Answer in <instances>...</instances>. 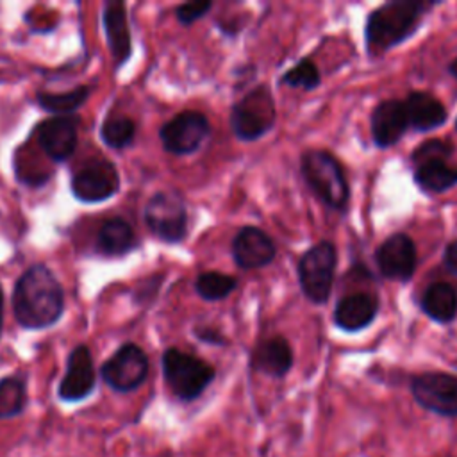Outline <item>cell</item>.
Masks as SVG:
<instances>
[{"instance_id": "1", "label": "cell", "mask_w": 457, "mask_h": 457, "mask_svg": "<svg viewBox=\"0 0 457 457\" xmlns=\"http://www.w3.org/2000/svg\"><path fill=\"white\" fill-rule=\"evenodd\" d=\"M12 311L16 321L29 330L48 328L64 311V291L45 264L29 266L14 284Z\"/></svg>"}, {"instance_id": "2", "label": "cell", "mask_w": 457, "mask_h": 457, "mask_svg": "<svg viewBox=\"0 0 457 457\" xmlns=\"http://www.w3.org/2000/svg\"><path fill=\"white\" fill-rule=\"evenodd\" d=\"M427 4L418 0H393L373 9L366 21V46L370 55H382L407 39L418 27Z\"/></svg>"}, {"instance_id": "3", "label": "cell", "mask_w": 457, "mask_h": 457, "mask_svg": "<svg viewBox=\"0 0 457 457\" xmlns=\"http://www.w3.org/2000/svg\"><path fill=\"white\" fill-rule=\"evenodd\" d=\"M302 175L323 204L337 211L346 207L348 184L339 162L328 152L307 150L302 155Z\"/></svg>"}, {"instance_id": "4", "label": "cell", "mask_w": 457, "mask_h": 457, "mask_svg": "<svg viewBox=\"0 0 457 457\" xmlns=\"http://www.w3.org/2000/svg\"><path fill=\"white\" fill-rule=\"evenodd\" d=\"M162 373L173 395L184 402L198 398L214 378L211 364L179 348L162 353Z\"/></svg>"}, {"instance_id": "5", "label": "cell", "mask_w": 457, "mask_h": 457, "mask_svg": "<svg viewBox=\"0 0 457 457\" xmlns=\"http://www.w3.org/2000/svg\"><path fill=\"white\" fill-rule=\"evenodd\" d=\"M275 118L277 111L271 91L266 84H261L232 107L230 127L239 139L253 141L273 127Z\"/></svg>"}, {"instance_id": "6", "label": "cell", "mask_w": 457, "mask_h": 457, "mask_svg": "<svg viewBox=\"0 0 457 457\" xmlns=\"http://www.w3.org/2000/svg\"><path fill=\"white\" fill-rule=\"evenodd\" d=\"M146 227L166 243H179L186 237L187 212L182 196L177 191L154 193L143 209Z\"/></svg>"}, {"instance_id": "7", "label": "cell", "mask_w": 457, "mask_h": 457, "mask_svg": "<svg viewBox=\"0 0 457 457\" xmlns=\"http://www.w3.org/2000/svg\"><path fill=\"white\" fill-rule=\"evenodd\" d=\"M336 262V248L328 241L316 243L302 255L298 262V278L303 295L312 303L327 302L334 282Z\"/></svg>"}, {"instance_id": "8", "label": "cell", "mask_w": 457, "mask_h": 457, "mask_svg": "<svg viewBox=\"0 0 457 457\" xmlns=\"http://www.w3.org/2000/svg\"><path fill=\"white\" fill-rule=\"evenodd\" d=\"M100 375L118 393L134 391L146 380L148 357L137 345L125 343L102 364Z\"/></svg>"}, {"instance_id": "9", "label": "cell", "mask_w": 457, "mask_h": 457, "mask_svg": "<svg viewBox=\"0 0 457 457\" xmlns=\"http://www.w3.org/2000/svg\"><path fill=\"white\" fill-rule=\"evenodd\" d=\"M120 189L116 166L107 159H91L71 177V193L79 202L98 204L114 196Z\"/></svg>"}, {"instance_id": "10", "label": "cell", "mask_w": 457, "mask_h": 457, "mask_svg": "<svg viewBox=\"0 0 457 457\" xmlns=\"http://www.w3.org/2000/svg\"><path fill=\"white\" fill-rule=\"evenodd\" d=\"M209 132V120L202 112L182 111L161 127L159 137L166 152L175 155H187L200 148Z\"/></svg>"}, {"instance_id": "11", "label": "cell", "mask_w": 457, "mask_h": 457, "mask_svg": "<svg viewBox=\"0 0 457 457\" xmlns=\"http://www.w3.org/2000/svg\"><path fill=\"white\" fill-rule=\"evenodd\" d=\"M412 395L416 402L441 416H457V377L430 371L412 380Z\"/></svg>"}, {"instance_id": "12", "label": "cell", "mask_w": 457, "mask_h": 457, "mask_svg": "<svg viewBox=\"0 0 457 457\" xmlns=\"http://www.w3.org/2000/svg\"><path fill=\"white\" fill-rule=\"evenodd\" d=\"M80 118L77 114L50 116L37 125V143L43 154L57 162L66 161L77 148Z\"/></svg>"}, {"instance_id": "13", "label": "cell", "mask_w": 457, "mask_h": 457, "mask_svg": "<svg viewBox=\"0 0 457 457\" xmlns=\"http://www.w3.org/2000/svg\"><path fill=\"white\" fill-rule=\"evenodd\" d=\"M96 386V371L91 352L86 345H77L66 361V371L59 384V396L64 402H79L93 393Z\"/></svg>"}, {"instance_id": "14", "label": "cell", "mask_w": 457, "mask_h": 457, "mask_svg": "<svg viewBox=\"0 0 457 457\" xmlns=\"http://www.w3.org/2000/svg\"><path fill=\"white\" fill-rule=\"evenodd\" d=\"M377 266L386 278L409 280L416 268V246L405 234L389 236L375 252Z\"/></svg>"}, {"instance_id": "15", "label": "cell", "mask_w": 457, "mask_h": 457, "mask_svg": "<svg viewBox=\"0 0 457 457\" xmlns=\"http://www.w3.org/2000/svg\"><path fill=\"white\" fill-rule=\"evenodd\" d=\"M275 252L271 237L257 227H243L232 241L234 261L243 270H255L270 264Z\"/></svg>"}, {"instance_id": "16", "label": "cell", "mask_w": 457, "mask_h": 457, "mask_svg": "<svg viewBox=\"0 0 457 457\" xmlns=\"http://www.w3.org/2000/svg\"><path fill=\"white\" fill-rule=\"evenodd\" d=\"M102 23L107 45L114 64L123 66L132 54V39L127 20L125 4L120 0H107L102 5Z\"/></svg>"}, {"instance_id": "17", "label": "cell", "mask_w": 457, "mask_h": 457, "mask_svg": "<svg viewBox=\"0 0 457 457\" xmlns=\"http://www.w3.org/2000/svg\"><path fill=\"white\" fill-rule=\"evenodd\" d=\"M407 127L405 107L400 100H384L371 112V136L380 148L395 145L405 134Z\"/></svg>"}, {"instance_id": "18", "label": "cell", "mask_w": 457, "mask_h": 457, "mask_svg": "<svg viewBox=\"0 0 457 457\" xmlns=\"http://www.w3.org/2000/svg\"><path fill=\"white\" fill-rule=\"evenodd\" d=\"M378 302L371 293H352L343 296L334 309V321L346 332L368 327L377 316Z\"/></svg>"}, {"instance_id": "19", "label": "cell", "mask_w": 457, "mask_h": 457, "mask_svg": "<svg viewBox=\"0 0 457 457\" xmlns=\"http://www.w3.org/2000/svg\"><path fill=\"white\" fill-rule=\"evenodd\" d=\"M403 107L409 127L416 130H432L443 125L446 120L445 105L425 91H412L405 98Z\"/></svg>"}, {"instance_id": "20", "label": "cell", "mask_w": 457, "mask_h": 457, "mask_svg": "<svg viewBox=\"0 0 457 457\" xmlns=\"http://www.w3.org/2000/svg\"><path fill=\"white\" fill-rule=\"evenodd\" d=\"M291 364H293L291 346L280 336L261 341L252 353V368L271 377L286 375Z\"/></svg>"}, {"instance_id": "21", "label": "cell", "mask_w": 457, "mask_h": 457, "mask_svg": "<svg viewBox=\"0 0 457 457\" xmlns=\"http://www.w3.org/2000/svg\"><path fill=\"white\" fill-rule=\"evenodd\" d=\"M136 246V234L130 223L120 216L105 220L96 234V248L109 257H121Z\"/></svg>"}, {"instance_id": "22", "label": "cell", "mask_w": 457, "mask_h": 457, "mask_svg": "<svg viewBox=\"0 0 457 457\" xmlns=\"http://www.w3.org/2000/svg\"><path fill=\"white\" fill-rule=\"evenodd\" d=\"M421 309L439 323L452 321L457 312V289L448 282L430 284L421 296Z\"/></svg>"}, {"instance_id": "23", "label": "cell", "mask_w": 457, "mask_h": 457, "mask_svg": "<svg viewBox=\"0 0 457 457\" xmlns=\"http://www.w3.org/2000/svg\"><path fill=\"white\" fill-rule=\"evenodd\" d=\"M416 184L428 193H443L457 184V166L446 161H430L416 166Z\"/></svg>"}, {"instance_id": "24", "label": "cell", "mask_w": 457, "mask_h": 457, "mask_svg": "<svg viewBox=\"0 0 457 457\" xmlns=\"http://www.w3.org/2000/svg\"><path fill=\"white\" fill-rule=\"evenodd\" d=\"M91 89L87 86H77L75 89L64 91V93H48V91H37L36 100L37 104L54 116H66L73 114L80 105L86 104L89 98Z\"/></svg>"}, {"instance_id": "25", "label": "cell", "mask_w": 457, "mask_h": 457, "mask_svg": "<svg viewBox=\"0 0 457 457\" xmlns=\"http://www.w3.org/2000/svg\"><path fill=\"white\" fill-rule=\"evenodd\" d=\"M136 136V125L129 116H109L104 120L100 127V137L102 141L114 150H121L129 146L134 141Z\"/></svg>"}, {"instance_id": "26", "label": "cell", "mask_w": 457, "mask_h": 457, "mask_svg": "<svg viewBox=\"0 0 457 457\" xmlns=\"http://www.w3.org/2000/svg\"><path fill=\"white\" fill-rule=\"evenodd\" d=\"M27 403L25 384L18 377H4L0 380V420L18 416Z\"/></svg>"}, {"instance_id": "27", "label": "cell", "mask_w": 457, "mask_h": 457, "mask_svg": "<svg viewBox=\"0 0 457 457\" xmlns=\"http://www.w3.org/2000/svg\"><path fill=\"white\" fill-rule=\"evenodd\" d=\"M236 286H237V280L234 277L218 273V271L200 273L195 280L196 293L207 302H216L228 296L236 289Z\"/></svg>"}, {"instance_id": "28", "label": "cell", "mask_w": 457, "mask_h": 457, "mask_svg": "<svg viewBox=\"0 0 457 457\" xmlns=\"http://www.w3.org/2000/svg\"><path fill=\"white\" fill-rule=\"evenodd\" d=\"M280 80L291 87L314 89L320 84V73L311 59H302L298 64L289 68Z\"/></svg>"}, {"instance_id": "29", "label": "cell", "mask_w": 457, "mask_h": 457, "mask_svg": "<svg viewBox=\"0 0 457 457\" xmlns=\"http://www.w3.org/2000/svg\"><path fill=\"white\" fill-rule=\"evenodd\" d=\"M453 154V146L443 139H428L412 152V162L416 166L430 161H446Z\"/></svg>"}, {"instance_id": "30", "label": "cell", "mask_w": 457, "mask_h": 457, "mask_svg": "<svg viewBox=\"0 0 457 457\" xmlns=\"http://www.w3.org/2000/svg\"><path fill=\"white\" fill-rule=\"evenodd\" d=\"M212 4L207 2V0H196V2H186V4H180L175 11L177 14V20L184 25H189L196 20H200L202 16H205L209 11H211Z\"/></svg>"}, {"instance_id": "31", "label": "cell", "mask_w": 457, "mask_h": 457, "mask_svg": "<svg viewBox=\"0 0 457 457\" xmlns=\"http://www.w3.org/2000/svg\"><path fill=\"white\" fill-rule=\"evenodd\" d=\"M443 262H445V268L457 275V239L452 241L446 248H445V255H443Z\"/></svg>"}, {"instance_id": "32", "label": "cell", "mask_w": 457, "mask_h": 457, "mask_svg": "<svg viewBox=\"0 0 457 457\" xmlns=\"http://www.w3.org/2000/svg\"><path fill=\"white\" fill-rule=\"evenodd\" d=\"M196 336H198L202 341L214 343V345H221V341H223V337L218 336V334L212 332V330H196Z\"/></svg>"}, {"instance_id": "33", "label": "cell", "mask_w": 457, "mask_h": 457, "mask_svg": "<svg viewBox=\"0 0 457 457\" xmlns=\"http://www.w3.org/2000/svg\"><path fill=\"white\" fill-rule=\"evenodd\" d=\"M4 293H2V286H0V336H2V323H4Z\"/></svg>"}, {"instance_id": "34", "label": "cell", "mask_w": 457, "mask_h": 457, "mask_svg": "<svg viewBox=\"0 0 457 457\" xmlns=\"http://www.w3.org/2000/svg\"><path fill=\"white\" fill-rule=\"evenodd\" d=\"M448 71H450V75H453L457 79V57L448 64Z\"/></svg>"}]
</instances>
